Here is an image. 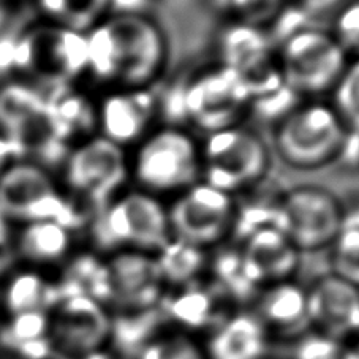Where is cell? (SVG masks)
<instances>
[{
    "instance_id": "1",
    "label": "cell",
    "mask_w": 359,
    "mask_h": 359,
    "mask_svg": "<svg viewBox=\"0 0 359 359\" xmlns=\"http://www.w3.org/2000/svg\"><path fill=\"white\" fill-rule=\"evenodd\" d=\"M86 35V78L102 90L152 88L170 62V40L142 10H114Z\"/></svg>"
},
{
    "instance_id": "2",
    "label": "cell",
    "mask_w": 359,
    "mask_h": 359,
    "mask_svg": "<svg viewBox=\"0 0 359 359\" xmlns=\"http://www.w3.org/2000/svg\"><path fill=\"white\" fill-rule=\"evenodd\" d=\"M351 133L327 98L299 100L271 126L272 158L285 168L311 172L345 154Z\"/></svg>"
},
{
    "instance_id": "3",
    "label": "cell",
    "mask_w": 359,
    "mask_h": 359,
    "mask_svg": "<svg viewBox=\"0 0 359 359\" xmlns=\"http://www.w3.org/2000/svg\"><path fill=\"white\" fill-rule=\"evenodd\" d=\"M130 185L168 203L201 181L200 138L184 126L162 123L128 151Z\"/></svg>"
},
{
    "instance_id": "4",
    "label": "cell",
    "mask_w": 359,
    "mask_h": 359,
    "mask_svg": "<svg viewBox=\"0 0 359 359\" xmlns=\"http://www.w3.org/2000/svg\"><path fill=\"white\" fill-rule=\"evenodd\" d=\"M86 231L90 250L100 255L121 250L156 253L171 238L168 204L128 185L92 214Z\"/></svg>"
},
{
    "instance_id": "5",
    "label": "cell",
    "mask_w": 359,
    "mask_h": 359,
    "mask_svg": "<svg viewBox=\"0 0 359 359\" xmlns=\"http://www.w3.org/2000/svg\"><path fill=\"white\" fill-rule=\"evenodd\" d=\"M0 212L15 225L57 220L76 233L92 217L67 194L59 176L32 157L16 158L0 176Z\"/></svg>"
},
{
    "instance_id": "6",
    "label": "cell",
    "mask_w": 359,
    "mask_h": 359,
    "mask_svg": "<svg viewBox=\"0 0 359 359\" xmlns=\"http://www.w3.org/2000/svg\"><path fill=\"white\" fill-rule=\"evenodd\" d=\"M276 60L285 88L313 100L331 95L350 59L326 27L306 24L276 43Z\"/></svg>"
},
{
    "instance_id": "7",
    "label": "cell",
    "mask_w": 359,
    "mask_h": 359,
    "mask_svg": "<svg viewBox=\"0 0 359 359\" xmlns=\"http://www.w3.org/2000/svg\"><path fill=\"white\" fill-rule=\"evenodd\" d=\"M200 152L201 181L236 198L262 184L274 162L268 140L244 123L204 135Z\"/></svg>"
},
{
    "instance_id": "8",
    "label": "cell",
    "mask_w": 359,
    "mask_h": 359,
    "mask_svg": "<svg viewBox=\"0 0 359 359\" xmlns=\"http://www.w3.org/2000/svg\"><path fill=\"white\" fill-rule=\"evenodd\" d=\"M57 176L67 194L94 214L130 185L128 151L97 133L65 152Z\"/></svg>"
},
{
    "instance_id": "9",
    "label": "cell",
    "mask_w": 359,
    "mask_h": 359,
    "mask_svg": "<svg viewBox=\"0 0 359 359\" xmlns=\"http://www.w3.org/2000/svg\"><path fill=\"white\" fill-rule=\"evenodd\" d=\"M274 200L278 228L301 253L327 250L342 230L346 209L325 185L296 184Z\"/></svg>"
},
{
    "instance_id": "10",
    "label": "cell",
    "mask_w": 359,
    "mask_h": 359,
    "mask_svg": "<svg viewBox=\"0 0 359 359\" xmlns=\"http://www.w3.org/2000/svg\"><path fill=\"white\" fill-rule=\"evenodd\" d=\"M13 59L32 83L51 88L79 83L86 78V35L41 21L20 36Z\"/></svg>"
},
{
    "instance_id": "11",
    "label": "cell",
    "mask_w": 359,
    "mask_h": 359,
    "mask_svg": "<svg viewBox=\"0 0 359 359\" xmlns=\"http://www.w3.org/2000/svg\"><path fill=\"white\" fill-rule=\"evenodd\" d=\"M252 103L247 84L220 62L201 68L184 92L185 117L203 136L243 123Z\"/></svg>"
},
{
    "instance_id": "12",
    "label": "cell",
    "mask_w": 359,
    "mask_h": 359,
    "mask_svg": "<svg viewBox=\"0 0 359 359\" xmlns=\"http://www.w3.org/2000/svg\"><path fill=\"white\" fill-rule=\"evenodd\" d=\"M113 313L90 296L60 292L48 311V337L57 359H88L109 345Z\"/></svg>"
},
{
    "instance_id": "13",
    "label": "cell",
    "mask_w": 359,
    "mask_h": 359,
    "mask_svg": "<svg viewBox=\"0 0 359 359\" xmlns=\"http://www.w3.org/2000/svg\"><path fill=\"white\" fill-rule=\"evenodd\" d=\"M171 236L204 250H214L231 239L238 198L198 181L166 203Z\"/></svg>"
},
{
    "instance_id": "14",
    "label": "cell",
    "mask_w": 359,
    "mask_h": 359,
    "mask_svg": "<svg viewBox=\"0 0 359 359\" xmlns=\"http://www.w3.org/2000/svg\"><path fill=\"white\" fill-rule=\"evenodd\" d=\"M219 62L243 79L257 102L285 89L276 60V45L263 26L233 20L219 36Z\"/></svg>"
},
{
    "instance_id": "15",
    "label": "cell",
    "mask_w": 359,
    "mask_h": 359,
    "mask_svg": "<svg viewBox=\"0 0 359 359\" xmlns=\"http://www.w3.org/2000/svg\"><path fill=\"white\" fill-rule=\"evenodd\" d=\"M108 309L113 313L158 309L166 293L154 253L121 250L103 255Z\"/></svg>"
},
{
    "instance_id": "16",
    "label": "cell",
    "mask_w": 359,
    "mask_h": 359,
    "mask_svg": "<svg viewBox=\"0 0 359 359\" xmlns=\"http://www.w3.org/2000/svg\"><path fill=\"white\" fill-rule=\"evenodd\" d=\"M95 103L97 133L127 151L158 126L162 108L152 88L103 90Z\"/></svg>"
},
{
    "instance_id": "17",
    "label": "cell",
    "mask_w": 359,
    "mask_h": 359,
    "mask_svg": "<svg viewBox=\"0 0 359 359\" xmlns=\"http://www.w3.org/2000/svg\"><path fill=\"white\" fill-rule=\"evenodd\" d=\"M0 132L20 146L24 157H29L30 149L57 142L49 133L46 97L36 83L10 79L0 84Z\"/></svg>"
},
{
    "instance_id": "18",
    "label": "cell",
    "mask_w": 359,
    "mask_h": 359,
    "mask_svg": "<svg viewBox=\"0 0 359 359\" xmlns=\"http://www.w3.org/2000/svg\"><path fill=\"white\" fill-rule=\"evenodd\" d=\"M309 325L332 339L359 336V287L332 272L320 276L307 287Z\"/></svg>"
},
{
    "instance_id": "19",
    "label": "cell",
    "mask_w": 359,
    "mask_h": 359,
    "mask_svg": "<svg viewBox=\"0 0 359 359\" xmlns=\"http://www.w3.org/2000/svg\"><path fill=\"white\" fill-rule=\"evenodd\" d=\"M244 269L258 288L293 278L302 253L277 226H266L234 243Z\"/></svg>"
},
{
    "instance_id": "20",
    "label": "cell",
    "mask_w": 359,
    "mask_h": 359,
    "mask_svg": "<svg viewBox=\"0 0 359 359\" xmlns=\"http://www.w3.org/2000/svg\"><path fill=\"white\" fill-rule=\"evenodd\" d=\"M10 249L18 263L53 272L65 268L76 253V231L57 220H36L13 228Z\"/></svg>"
},
{
    "instance_id": "21",
    "label": "cell",
    "mask_w": 359,
    "mask_h": 359,
    "mask_svg": "<svg viewBox=\"0 0 359 359\" xmlns=\"http://www.w3.org/2000/svg\"><path fill=\"white\" fill-rule=\"evenodd\" d=\"M45 97L49 133L67 151L97 135L95 97L84 92L78 83L55 86L45 92Z\"/></svg>"
},
{
    "instance_id": "22",
    "label": "cell",
    "mask_w": 359,
    "mask_h": 359,
    "mask_svg": "<svg viewBox=\"0 0 359 359\" xmlns=\"http://www.w3.org/2000/svg\"><path fill=\"white\" fill-rule=\"evenodd\" d=\"M271 332L249 309L226 313L204 344L208 359H264Z\"/></svg>"
},
{
    "instance_id": "23",
    "label": "cell",
    "mask_w": 359,
    "mask_h": 359,
    "mask_svg": "<svg viewBox=\"0 0 359 359\" xmlns=\"http://www.w3.org/2000/svg\"><path fill=\"white\" fill-rule=\"evenodd\" d=\"M222 301L226 299L212 283L198 280L166 290L158 309L176 330L194 334L201 330L210 331L225 317L226 313H220Z\"/></svg>"
},
{
    "instance_id": "24",
    "label": "cell",
    "mask_w": 359,
    "mask_h": 359,
    "mask_svg": "<svg viewBox=\"0 0 359 359\" xmlns=\"http://www.w3.org/2000/svg\"><path fill=\"white\" fill-rule=\"evenodd\" d=\"M60 294L49 272L16 263L0 277V320L27 312H48Z\"/></svg>"
},
{
    "instance_id": "25",
    "label": "cell",
    "mask_w": 359,
    "mask_h": 359,
    "mask_svg": "<svg viewBox=\"0 0 359 359\" xmlns=\"http://www.w3.org/2000/svg\"><path fill=\"white\" fill-rule=\"evenodd\" d=\"M252 311L269 332L299 334L309 326L307 288L294 278L266 285L253 299Z\"/></svg>"
},
{
    "instance_id": "26",
    "label": "cell",
    "mask_w": 359,
    "mask_h": 359,
    "mask_svg": "<svg viewBox=\"0 0 359 359\" xmlns=\"http://www.w3.org/2000/svg\"><path fill=\"white\" fill-rule=\"evenodd\" d=\"M0 353L13 359H57L48 337V312L0 320Z\"/></svg>"
},
{
    "instance_id": "27",
    "label": "cell",
    "mask_w": 359,
    "mask_h": 359,
    "mask_svg": "<svg viewBox=\"0 0 359 359\" xmlns=\"http://www.w3.org/2000/svg\"><path fill=\"white\" fill-rule=\"evenodd\" d=\"M154 255L166 290L201 280L208 272L209 252L175 236Z\"/></svg>"
},
{
    "instance_id": "28",
    "label": "cell",
    "mask_w": 359,
    "mask_h": 359,
    "mask_svg": "<svg viewBox=\"0 0 359 359\" xmlns=\"http://www.w3.org/2000/svg\"><path fill=\"white\" fill-rule=\"evenodd\" d=\"M113 313V312H111ZM165 318L160 309L142 312L113 313L109 345L121 356L135 358L151 339L163 330Z\"/></svg>"
},
{
    "instance_id": "29",
    "label": "cell",
    "mask_w": 359,
    "mask_h": 359,
    "mask_svg": "<svg viewBox=\"0 0 359 359\" xmlns=\"http://www.w3.org/2000/svg\"><path fill=\"white\" fill-rule=\"evenodd\" d=\"M45 22L86 34L113 11V0H35Z\"/></svg>"
},
{
    "instance_id": "30",
    "label": "cell",
    "mask_w": 359,
    "mask_h": 359,
    "mask_svg": "<svg viewBox=\"0 0 359 359\" xmlns=\"http://www.w3.org/2000/svg\"><path fill=\"white\" fill-rule=\"evenodd\" d=\"M327 252L330 272L359 287V210H346L342 230Z\"/></svg>"
},
{
    "instance_id": "31",
    "label": "cell",
    "mask_w": 359,
    "mask_h": 359,
    "mask_svg": "<svg viewBox=\"0 0 359 359\" xmlns=\"http://www.w3.org/2000/svg\"><path fill=\"white\" fill-rule=\"evenodd\" d=\"M133 359H208V356L194 334L181 330H162Z\"/></svg>"
},
{
    "instance_id": "32",
    "label": "cell",
    "mask_w": 359,
    "mask_h": 359,
    "mask_svg": "<svg viewBox=\"0 0 359 359\" xmlns=\"http://www.w3.org/2000/svg\"><path fill=\"white\" fill-rule=\"evenodd\" d=\"M327 100L336 108L348 132L359 136V57L348 60Z\"/></svg>"
},
{
    "instance_id": "33",
    "label": "cell",
    "mask_w": 359,
    "mask_h": 359,
    "mask_svg": "<svg viewBox=\"0 0 359 359\" xmlns=\"http://www.w3.org/2000/svg\"><path fill=\"white\" fill-rule=\"evenodd\" d=\"M327 30L348 59L359 57V0H346L331 18Z\"/></svg>"
},
{
    "instance_id": "34",
    "label": "cell",
    "mask_w": 359,
    "mask_h": 359,
    "mask_svg": "<svg viewBox=\"0 0 359 359\" xmlns=\"http://www.w3.org/2000/svg\"><path fill=\"white\" fill-rule=\"evenodd\" d=\"M290 356L292 359H344L345 351L339 340L320 331L309 330L296 336Z\"/></svg>"
},
{
    "instance_id": "35",
    "label": "cell",
    "mask_w": 359,
    "mask_h": 359,
    "mask_svg": "<svg viewBox=\"0 0 359 359\" xmlns=\"http://www.w3.org/2000/svg\"><path fill=\"white\" fill-rule=\"evenodd\" d=\"M225 5L233 11V20L263 26L264 21H272L282 8L280 0H225Z\"/></svg>"
},
{
    "instance_id": "36",
    "label": "cell",
    "mask_w": 359,
    "mask_h": 359,
    "mask_svg": "<svg viewBox=\"0 0 359 359\" xmlns=\"http://www.w3.org/2000/svg\"><path fill=\"white\" fill-rule=\"evenodd\" d=\"M346 0H294L298 7L309 21L315 26H321L325 21H331L334 13L342 7Z\"/></svg>"
},
{
    "instance_id": "37",
    "label": "cell",
    "mask_w": 359,
    "mask_h": 359,
    "mask_svg": "<svg viewBox=\"0 0 359 359\" xmlns=\"http://www.w3.org/2000/svg\"><path fill=\"white\" fill-rule=\"evenodd\" d=\"M21 157H24V154L20 149V146L13 140H10L4 132H0V176L8 168L11 162Z\"/></svg>"
},
{
    "instance_id": "38",
    "label": "cell",
    "mask_w": 359,
    "mask_h": 359,
    "mask_svg": "<svg viewBox=\"0 0 359 359\" xmlns=\"http://www.w3.org/2000/svg\"><path fill=\"white\" fill-rule=\"evenodd\" d=\"M88 359H114V358L109 356L107 351H102V353H97V355H94V356L88 358Z\"/></svg>"
},
{
    "instance_id": "39",
    "label": "cell",
    "mask_w": 359,
    "mask_h": 359,
    "mask_svg": "<svg viewBox=\"0 0 359 359\" xmlns=\"http://www.w3.org/2000/svg\"><path fill=\"white\" fill-rule=\"evenodd\" d=\"M0 359H13V358H10L7 355H4V353H0Z\"/></svg>"
},
{
    "instance_id": "40",
    "label": "cell",
    "mask_w": 359,
    "mask_h": 359,
    "mask_svg": "<svg viewBox=\"0 0 359 359\" xmlns=\"http://www.w3.org/2000/svg\"><path fill=\"white\" fill-rule=\"evenodd\" d=\"M358 339H359V336H358ZM358 355H359V346H358Z\"/></svg>"
}]
</instances>
